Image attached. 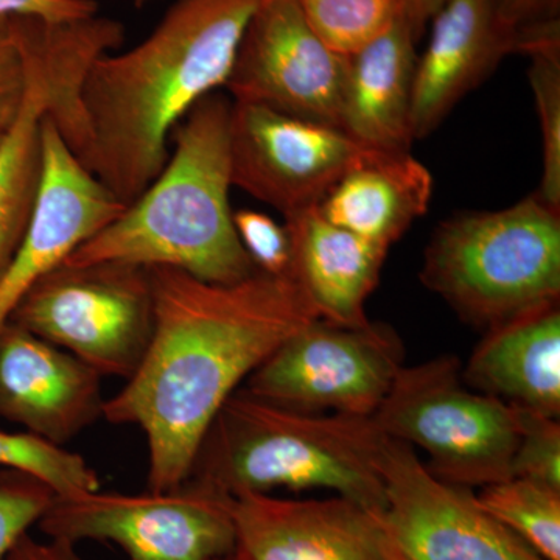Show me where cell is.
<instances>
[{
    "mask_svg": "<svg viewBox=\"0 0 560 560\" xmlns=\"http://www.w3.org/2000/svg\"><path fill=\"white\" fill-rule=\"evenodd\" d=\"M153 330L127 385L102 418L138 427L149 447V490L189 480L221 407L283 341L318 318L296 283L257 271L231 285L149 268Z\"/></svg>",
    "mask_w": 560,
    "mask_h": 560,
    "instance_id": "6da1fadb",
    "label": "cell"
},
{
    "mask_svg": "<svg viewBox=\"0 0 560 560\" xmlns=\"http://www.w3.org/2000/svg\"><path fill=\"white\" fill-rule=\"evenodd\" d=\"M515 54L530 60L528 77L541 130L544 168L536 197L560 212V21L518 32Z\"/></svg>",
    "mask_w": 560,
    "mask_h": 560,
    "instance_id": "7402d4cb",
    "label": "cell"
},
{
    "mask_svg": "<svg viewBox=\"0 0 560 560\" xmlns=\"http://www.w3.org/2000/svg\"><path fill=\"white\" fill-rule=\"evenodd\" d=\"M501 24L518 33L560 21V0H493Z\"/></svg>",
    "mask_w": 560,
    "mask_h": 560,
    "instance_id": "4dcf8cb0",
    "label": "cell"
},
{
    "mask_svg": "<svg viewBox=\"0 0 560 560\" xmlns=\"http://www.w3.org/2000/svg\"><path fill=\"white\" fill-rule=\"evenodd\" d=\"M260 0H176L138 46L105 54L79 92L77 158L128 206L156 179L173 131L224 86Z\"/></svg>",
    "mask_w": 560,
    "mask_h": 560,
    "instance_id": "7a4b0ae2",
    "label": "cell"
},
{
    "mask_svg": "<svg viewBox=\"0 0 560 560\" xmlns=\"http://www.w3.org/2000/svg\"><path fill=\"white\" fill-rule=\"evenodd\" d=\"M385 440L372 418L289 410L241 388L213 419L189 480L226 497L334 490L382 514L386 493L378 460Z\"/></svg>",
    "mask_w": 560,
    "mask_h": 560,
    "instance_id": "277c9868",
    "label": "cell"
},
{
    "mask_svg": "<svg viewBox=\"0 0 560 560\" xmlns=\"http://www.w3.org/2000/svg\"><path fill=\"white\" fill-rule=\"evenodd\" d=\"M75 547L77 545L65 540H38L27 533L16 541L3 560H86L81 558Z\"/></svg>",
    "mask_w": 560,
    "mask_h": 560,
    "instance_id": "1f68e13d",
    "label": "cell"
},
{
    "mask_svg": "<svg viewBox=\"0 0 560 560\" xmlns=\"http://www.w3.org/2000/svg\"><path fill=\"white\" fill-rule=\"evenodd\" d=\"M447 0H408L407 18L416 38L420 40L430 21Z\"/></svg>",
    "mask_w": 560,
    "mask_h": 560,
    "instance_id": "d6a6232c",
    "label": "cell"
},
{
    "mask_svg": "<svg viewBox=\"0 0 560 560\" xmlns=\"http://www.w3.org/2000/svg\"><path fill=\"white\" fill-rule=\"evenodd\" d=\"M27 92V60L16 16H0V140L5 138Z\"/></svg>",
    "mask_w": 560,
    "mask_h": 560,
    "instance_id": "f1b7e54d",
    "label": "cell"
},
{
    "mask_svg": "<svg viewBox=\"0 0 560 560\" xmlns=\"http://www.w3.org/2000/svg\"><path fill=\"white\" fill-rule=\"evenodd\" d=\"M132 2H135V5L138 7V9H142L147 3L156 2V0H132Z\"/></svg>",
    "mask_w": 560,
    "mask_h": 560,
    "instance_id": "e575fe53",
    "label": "cell"
},
{
    "mask_svg": "<svg viewBox=\"0 0 560 560\" xmlns=\"http://www.w3.org/2000/svg\"><path fill=\"white\" fill-rule=\"evenodd\" d=\"M105 400L102 375L72 353L13 323L0 330V418L65 447Z\"/></svg>",
    "mask_w": 560,
    "mask_h": 560,
    "instance_id": "9a60e30c",
    "label": "cell"
},
{
    "mask_svg": "<svg viewBox=\"0 0 560 560\" xmlns=\"http://www.w3.org/2000/svg\"><path fill=\"white\" fill-rule=\"evenodd\" d=\"M9 323L65 349L102 377L128 381L153 330L149 268L62 264L32 287Z\"/></svg>",
    "mask_w": 560,
    "mask_h": 560,
    "instance_id": "52a82bcc",
    "label": "cell"
},
{
    "mask_svg": "<svg viewBox=\"0 0 560 560\" xmlns=\"http://www.w3.org/2000/svg\"><path fill=\"white\" fill-rule=\"evenodd\" d=\"M419 40L408 18L346 58L340 128L381 153H407L412 143L411 101Z\"/></svg>",
    "mask_w": 560,
    "mask_h": 560,
    "instance_id": "ac0fdd59",
    "label": "cell"
},
{
    "mask_svg": "<svg viewBox=\"0 0 560 560\" xmlns=\"http://www.w3.org/2000/svg\"><path fill=\"white\" fill-rule=\"evenodd\" d=\"M125 209L70 150L49 117L43 120V178L28 230L0 279V330L24 294L60 267Z\"/></svg>",
    "mask_w": 560,
    "mask_h": 560,
    "instance_id": "4fadbf2b",
    "label": "cell"
},
{
    "mask_svg": "<svg viewBox=\"0 0 560 560\" xmlns=\"http://www.w3.org/2000/svg\"><path fill=\"white\" fill-rule=\"evenodd\" d=\"M237 547L249 560H394L381 515L345 497H231Z\"/></svg>",
    "mask_w": 560,
    "mask_h": 560,
    "instance_id": "5bb4252c",
    "label": "cell"
},
{
    "mask_svg": "<svg viewBox=\"0 0 560 560\" xmlns=\"http://www.w3.org/2000/svg\"><path fill=\"white\" fill-rule=\"evenodd\" d=\"M231 108L217 92L198 102L156 179L65 264L173 268L219 285L256 275L232 221Z\"/></svg>",
    "mask_w": 560,
    "mask_h": 560,
    "instance_id": "3957f363",
    "label": "cell"
},
{
    "mask_svg": "<svg viewBox=\"0 0 560 560\" xmlns=\"http://www.w3.org/2000/svg\"><path fill=\"white\" fill-rule=\"evenodd\" d=\"M425 50L412 83V139L440 127L456 103L480 86L508 55L514 32L501 24L493 0H447L430 21Z\"/></svg>",
    "mask_w": 560,
    "mask_h": 560,
    "instance_id": "2e32d148",
    "label": "cell"
},
{
    "mask_svg": "<svg viewBox=\"0 0 560 560\" xmlns=\"http://www.w3.org/2000/svg\"><path fill=\"white\" fill-rule=\"evenodd\" d=\"M378 467L394 560H547L482 510L471 489L434 477L411 445L386 436Z\"/></svg>",
    "mask_w": 560,
    "mask_h": 560,
    "instance_id": "30bf717a",
    "label": "cell"
},
{
    "mask_svg": "<svg viewBox=\"0 0 560 560\" xmlns=\"http://www.w3.org/2000/svg\"><path fill=\"white\" fill-rule=\"evenodd\" d=\"M420 279L486 331L559 304L560 212L534 194L511 208L442 221Z\"/></svg>",
    "mask_w": 560,
    "mask_h": 560,
    "instance_id": "5b68a950",
    "label": "cell"
},
{
    "mask_svg": "<svg viewBox=\"0 0 560 560\" xmlns=\"http://www.w3.org/2000/svg\"><path fill=\"white\" fill-rule=\"evenodd\" d=\"M232 221L238 241L257 271L272 278L290 279L291 246L285 224L250 209L232 213Z\"/></svg>",
    "mask_w": 560,
    "mask_h": 560,
    "instance_id": "83f0119b",
    "label": "cell"
},
{
    "mask_svg": "<svg viewBox=\"0 0 560 560\" xmlns=\"http://www.w3.org/2000/svg\"><path fill=\"white\" fill-rule=\"evenodd\" d=\"M460 375L478 393L559 418V304L486 331Z\"/></svg>",
    "mask_w": 560,
    "mask_h": 560,
    "instance_id": "d6986e66",
    "label": "cell"
},
{
    "mask_svg": "<svg viewBox=\"0 0 560 560\" xmlns=\"http://www.w3.org/2000/svg\"><path fill=\"white\" fill-rule=\"evenodd\" d=\"M98 13L95 0H0V16H33L73 21Z\"/></svg>",
    "mask_w": 560,
    "mask_h": 560,
    "instance_id": "f546056e",
    "label": "cell"
},
{
    "mask_svg": "<svg viewBox=\"0 0 560 560\" xmlns=\"http://www.w3.org/2000/svg\"><path fill=\"white\" fill-rule=\"evenodd\" d=\"M401 360L404 346L388 326L342 327L316 318L283 341L243 389L289 410L372 418Z\"/></svg>",
    "mask_w": 560,
    "mask_h": 560,
    "instance_id": "9c48e42d",
    "label": "cell"
},
{
    "mask_svg": "<svg viewBox=\"0 0 560 560\" xmlns=\"http://www.w3.org/2000/svg\"><path fill=\"white\" fill-rule=\"evenodd\" d=\"M374 153L338 128L232 102V186L279 210L283 219L318 208L346 173Z\"/></svg>",
    "mask_w": 560,
    "mask_h": 560,
    "instance_id": "8fae6325",
    "label": "cell"
},
{
    "mask_svg": "<svg viewBox=\"0 0 560 560\" xmlns=\"http://www.w3.org/2000/svg\"><path fill=\"white\" fill-rule=\"evenodd\" d=\"M431 197L433 176L410 151H377L346 173L318 209L335 226L389 249L425 215Z\"/></svg>",
    "mask_w": 560,
    "mask_h": 560,
    "instance_id": "ffe728a7",
    "label": "cell"
},
{
    "mask_svg": "<svg viewBox=\"0 0 560 560\" xmlns=\"http://www.w3.org/2000/svg\"><path fill=\"white\" fill-rule=\"evenodd\" d=\"M290 279L319 319L342 327L371 324L366 302L381 280L389 249L335 226L318 208L285 217Z\"/></svg>",
    "mask_w": 560,
    "mask_h": 560,
    "instance_id": "e0dca14e",
    "label": "cell"
},
{
    "mask_svg": "<svg viewBox=\"0 0 560 560\" xmlns=\"http://www.w3.org/2000/svg\"><path fill=\"white\" fill-rule=\"evenodd\" d=\"M230 500L191 480L136 495L97 489L54 497L36 526L73 545L110 541L131 560H215L237 547Z\"/></svg>",
    "mask_w": 560,
    "mask_h": 560,
    "instance_id": "ba28073f",
    "label": "cell"
},
{
    "mask_svg": "<svg viewBox=\"0 0 560 560\" xmlns=\"http://www.w3.org/2000/svg\"><path fill=\"white\" fill-rule=\"evenodd\" d=\"M215 560H249V559H246L245 556L241 555V552L234 551V552H231V555L223 556V558L215 559Z\"/></svg>",
    "mask_w": 560,
    "mask_h": 560,
    "instance_id": "836d02e7",
    "label": "cell"
},
{
    "mask_svg": "<svg viewBox=\"0 0 560 560\" xmlns=\"http://www.w3.org/2000/svg\"><path fill=\"white\" fill-rule=\"evenodd\" d=\"M346 66V57L313 31L298 0H260L224 88L232 102L341 130Z\"/></svg>",
    "mask_w": 560,
    "mask_h": 560,
    "instance_id": "7c38bea8",
    "label": "cell"
},
{
    "mask_svg": "<svg viewBox=\"0 0 560 560\" xmlns=\"http://www.w3.org/2000/svg\"><path fill=\"white\" fill-rule=\"evenodd\" d=\"M372 419L385 436L422 448L442 481L471 489L512 478L514 408L469 388L455 357L401 368Z\"/></svg>",
    "mask_w": 560,
    "mask_h": 560,
    "instance_id": "8992f818",
    "label": "cell"
},
{
    "mask_svg": "<svg viewBox=\"0 0 560 560\" xmlns=\"http://www.w3.org/2000/svg\"><path fill=\"white\" fill-rule=\"evenodd\" d=\"M54 497L31 475L14 470L0 475V560L32 526L38 525Z\"/></svg>",
    "mask_w": 560,
    "mask_h": 560,
    "instance_id": "4316f807",
    "label": "cell"
},
{
    "mask_svg": "<svg viewBox=\"0 0 560 560\" xmlns=\"http://www.w3.org/2000/svg\"><path fill=\"white\" fill-rule=\"evenodd\" d=\"M40 21L16 16L27 60V92L20 116L0 140V279L24 241L43 178V120L49 110L50 84Z\"/></svg>",
    "mask_w": 560,
    "mask_h": 560,
    "instance_id": "44dd1931",
    "label": "cell"
},
{
    "mask_svg": "<svg viewBox=\"0 0 560 560\" xmlns=\"http://www.w3.org/2000/svg\"><path fill=\"white\" fill-rule=\"evenodd\" d=\"M512 408L517 419L518 442L512 458L511 477L525 478L560 490L558 418H550L525 408Z\"/></svg>",
    "mask_w": 560,
    "mask_h": 560,
    "instance_id": "484cf974",
    "label": "cell"
},
{
    "mask_svg": "<svg viewBox=\"0 0 560 560\" xmlns=\"http://www.w3.org/2000/svg\"><path fill=\"white\" fill-rule=\"evenodd\" d=\"M477 501L547 560H560V490L512 477L486 486Z\"/></svg>",
    "mask_w": 560,
    "mask_h": 560,
    "instance_id": "603a6c76",
    "label": "cell"
},
{
    "mask_svg": "<svg viewBox=\"0 0 560 560\" xmlns=\"http://www.w3.org/2000/svg\"><path fill=\"white\" fill-rule=\"evenodd\" d=\"M0 466L31 475L46 485L55 497L101 489V478L79 455L32 433L0 430Z\"/></svg>",
    "mask_w": 560,
    "mask_h": 560,
    "instance_id": "d4e9b609",
    "label": "cell"
},
{
    "mask_svg": "<svg viewBox=\"0 0 560 560\" xmlns=\"http://www.w3.org/2000/svg\"><path fill=\"white\" fill-rule=\"evenodd\" d=\"M320 40L352 57L407 16L408 0H298Z\"/></svg>",
    "mask_w": 560,
    "mask_h": 560,
    "instance_id": "cb8c5ba5",
    "label": "cell"
}]
</instances>
